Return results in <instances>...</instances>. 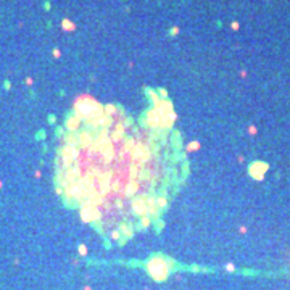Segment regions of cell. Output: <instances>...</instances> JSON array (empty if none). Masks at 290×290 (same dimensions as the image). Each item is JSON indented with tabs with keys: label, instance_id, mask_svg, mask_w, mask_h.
Instances as JSON below:
<instances>
[{
	"label": "cell",
	"instance_id": "cell-2",
	"mask_svg": "<svg viewBox=\"0 0 290 290\" xmlns=\"http://www.w3.org/2000/svg\"><path fill=\"white\" fill-rule=\"evenodd\" d=\"M132 206H134V213H136V215H139V216H145V215L148 213L147 200H145V198H137V200H134Z\"/></svg>",
	"mask_w": 290,
	"mask_h": 290
},
{
	"label": "cell",
	"instance_id": "cell-17",
	"mask_svg": "<svg viewBox=\"0 0 290 290\" xmlns=\"http://www.w3.org/2000/svg\"><path fill=\"white\" fill-rule=\"evenodd\" d=\"M0 187H2V182H0Z\"/></svg>",
	"mask_w": 290,
	"mask_h": 290
},
{
	"label": "cell",
	"instance_id": "cell-11",
	"mask_svg": "<svg viewBox=\"0 0 290 290\" xmlns=\"http://www.w3.org/2000/svg\"><path fill=\"white\" fill-rule=\"evenodd\" d=\"M200 148V143L198 142H192L187 145V152H193V150H198Z\"/></svg>",
	"mask_w": 290,
	"mask_h": 290
},
{
	"label": "cell",
	"instance_id": "cell-13",
	"mask_svg": "<svg viewBox=\"0 0 290 290\" xmlns=\"http://www.w3.org/2000/svg\"><path fill=\"white\" fill-rule=\"evenodd\" d=\"M119 237H121L119 230H113V232H111V239H113V240H119Z\"/></svg>",
	"mask_w": 290,
	"mask_h": 290
},
{
	"label": "cell",
	"instance_id": "cell-15",
	"mask_svg": "<svg viewBox=\"0 0 290 290\" xmlns=\"http://www.w3.org/2000/svg\"><path fill=\"white\" fill-rule=\"evenodd\" d=\"M53 57H60V50H58V49H55V50H53Z\"/></svg>",
	"mask_w": 290,
	"mask_h": 290
},
{
	"label": "cell",
	"instance_id": "cell-7",
	"mask_svg": "<svg viewBox=\"0 0 290 290\" xmlns=\"http://www.w3.org/2000/svg\"><path fill=\"white\" fill-rule=\"evenodd\" d=\"M123 143H124V152H132L134 147H136V140L132 137H128V139H123Z\"/></svg>",
	"mask_w": 290,
	"mask_h": 290
},
{
	"label": "cell",
	"instance_id": "cell-16",
	"mask_svg": "<svg viewBox=\"0 0 290 290\" xmlns=\"http://www.w3.org/2000/svg\"><path fill=\"white\" fill-rule=\"evenodd\" d=\"M177 32H179V29H177V27H173V29H171V34H177Z\"/></svg>",
	"mask_w": 290,
	"mask_h": 290
},
{
	"label": "cell",
	"instance_id": "cell-6",
	"mask_svg": "<svg viewBox=\"0 0 290 290\" xmlns=\"http://www.w3.org/2000/svg\"><path fill=\"white\" fill-rule=\"evenodd\" d=\"M136 192H137V181L129 182V185L124 189V193L128 197H132V195H136Z\"/></svg>",
	"mask_w": 290,
	"mask_h": 290
},
{
	"label": "cell",
	"instance_id": "cell-1",
	"mask_svg": "<svg viewBox=\"0 0 290 290\" xmlns=\"http://www.w3.org/2000/svg\"><path fill=\"white\" fill-rule=\"evenodd\" d=\"M147 269H148V272H150V276L156 280V282L165 280V279L168 277V274H169V266H168L166 261L163 260V258H160V256L148 261Z\"/></svg>",
	"mask_w": 290,
	"mask_h": 290
},
{
	"label": "cell",
	"instance_id": "cell-4",
	"mask_svg": "<svg viewBox=\"0 0 290 290\" xmlns=\"http://www.w3.org/2000/svg\"><path fill=\"white\" fill-rule=\"evenodd\" d=\"M81 118L79 116H76V114H73L71 118H68L66 119V129H68L69 132H74V131H77L79 129V126H81Z\"/></svg>",
	"mask_w": 290,
	"mask_h": 290
},
{
	"label": "cell",
	"instance_id": "cell-3",
	"mask_svg": "<svg viewBox=\"0 0 290 290\" xmlns=\"http://www.w3.org/2000/svg\"><path fill=\"white\" fill-rule=\"evenodd\" d=\"M147 124H148V128H152V129L160 128V113L155 108H152L147 113Z\"/></svg>",
	"mask_w": 290,
	"mask_h": 290
},
{
	"label": "cell",
	"instance_id": "cell-9",
	"mask_svg": "<svg viewBox=\"0 0 290 290\" xmlns=\"http://www.w3.org/2000/svg\"><path fill=\"white\" fill-rule=\"evenodd\" d=\"M61 27H63L64 31H74V23L69 21V19H63V21H61Z\"/></svg>",
	"mask_w": 290,
	"mask_h": 290
},
{
	"label": "cell",
	"instance_id": "cell-14",
	"mask_svg": "<svg viewBox=\"0 0 290 290\" xmlns=\"http://www.w3.org/2000/svg\"><path fill=\"white\" fill-rule=\"evenodd\" d=\"M79 253H81V255H86V253H87L86 245H79Z\"/></svg>",
	"mask_w": 290,
	"mask_h": 290
},
{
	"label": "cell",
	"instance_id": "cell-12",
	"mask_svg": "<svg viewBox=\"0 0 290 290\" xmlns=\"http://www.w3.org/2000/svg\"><path fill=\"white\" fill-rule=\"evenodd\" d=\"M150 221H152L150 218H142V219H140V227H143V229L148 227V226H150Z\"/></svg>",
	"mask_w": 290,
	"mask_h": 290
},
{
	"label": "cell",
	"instance_id": "cell-5",
	"mask_svg": "<svg viewBox=\"0 0 290 290\" xmlns=\"http://www.w3.org/2000/svg\"><path fill=\"white\" fill-rule=\"evenodd\" d=\"M77 143H81L82 147H87V145L94 143V137H92L87 131H84V132H81L79 136H77Z\"/></svg>",
	"mask_w": 290,
	"mask_h": 290
},
{
	"label": "cell",
	"instance_id": "cell-10",
	"mask_svg": "<svg viewBox=\"0 0 290 290\" xmlns=\"http://www.w3.org/2000/svg\"><path fill=\"white\" fill-rule=\"evenodd\" d=\"M156 205H158V208H160V210L166 208V205H168V200H166V197H165V195L158 197V198H156Z\"/></svg>",
	"mask_w": 290,
	"mask_h": 290
},
{
	"label": "cell",
	"instance_id": "cell-8",
	"mask_svg": "<svg viewBox=\"0 0 290 290\" xmlns=\"http://www.w3.org/2000/svg\"><path fill=\"white\" fill-rule=\"evenodd\" d=\"M103 111H105V116L113 118V114L116 113V106L114 105H106V106H103Z\"/></svg>",
	"mask_w": 290,
	"mask_h": 290
}]
</instances>
